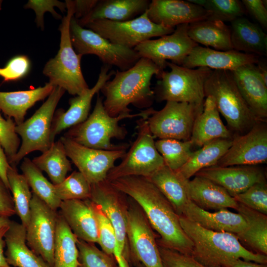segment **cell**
Masks as SVG:
<instances>
[{
    "instance_id": "19",
    "label": "cell",
    "mask_w": 267,
    "mask_h": 267,
    "mask_svg": "<svg viewBox=\"0 0 267 267\" xmlns=\"http://www.w3.org/2000/svg\"><path fill=\"white\" fill-rule=\"evenodd\" d=\"M111 66L103 65L98 79L94 86L85 93L71 98L69 100L70 107L67 110L59 109L54 113L51 124L50 140L54 142L55 136L63 130L84 122L89 117L93 97L99 93L104 84L115 74L109 71Z\"/></svg>"
},
{
    "instance_id": "25",
    "label": "cell",
    "mask_w": 267,
    "mask_h": 267,
    "mask_svg": "<svg viewBox=\"0 0 267 267\" xmlns=\"http://www.w3.org/2000/svg\"><path fill=\"white\" fill-rule=\"evenodd\" d=\"M148 0H101L87 15L77 20L84 27L92 22L107 20L122 22L136 18L148 9Z\"/></svg>"
},
{
    "instance_id": "15",
    "label": "cell",
    "mask_w": 267,
    "mask_h": 267,
    "mask_svg": "<svg viewBox=\"0 0 267 267\" xmlns=\"http://www.w3.org/2000/svg\"><path fill=\"white\" fill-rule=\"evenodd\" d=\"M30 209V222L26 228L27 244L52 267L58 213L34 193Z\"/></svg>"
},
{
    "instance_id": "44",
    "label": "cell",
    "mask_w": 267,
    "mask_h": 267,
    "mask_svg": "<svg viewBox=\"0 0 267 267\" xmlns=\"http://www.w3.org/2000/svg\"><path fill=\"white\" fill-rule=\"evenodd\" d=\"M93 203L97 222L98 244L103 252L108 255L114 256L117 247L114 228L100 207L93 202Z\"/></svg>"
},
{
    "instance_id": "53",
    "label": "cell",
    "mask_w": 267,
    "mask_h": 267,
    "mask_svg": "<svg viewBox=\"0 0 267 267\" xmlns=\"http://www.w3.org/2000/svg\"><path fill=\"white\" fill-rule=\"evenodd\" d=\"M10 167V165L0 142V177L9 189V186L7 177V172Z\"/></svg>"
},
{
    "instance_id": "2",
    "label": "cell",
    "mask_w": 267,
    "mask_h": 267,
    "mask_svg": "<svg viewBox=\"0 0 267 267\" xmlns=\"http://www.w3.org/2000/svg\"><path fill=\"white\" fill-rule=\"evenodd\" d=\"M162 71L150 60L142 57L127 70H117L113 79L106 82L100 90L105 96L103 104L108 114L116 117L131 113L130 104L140 109L150 107L154 98L151 80Z\"/></svg>"
},
{
    "instance_id": "48",
    "label": "cell",
    "mask_w": 267,
    "mask_h": 267,
    "mask_svg": "<svg viewBox=\"0 0 267 267\" xmlns=\"http://www.w3.org/2000/svg\"><path fill=\"white\" fill-rule=\"evenodd\" d=\"M30 68V61L25 55H18L11 58L5 67L0 68V76L4 82L17 81L25 77Z\"/></svg>"
},
{
    "instance_id": "12",
    "label": "cell",
    "mask_w": 267,
    "mask_h": 267,
    "mask_svg": "<svg viewBox=\"0 0 267 267\" xmlns=\"http://www.w3.org/2000/svg\"><path fill=\"white\" fill-rule=\"evenodd\" d=\"M128 201L129 265L139 262L145 267H163L157 242L159 236L139 205L129 196Z\"/></svg>"
},
{
    "instance_id": "10",
    "label": "cell",
    "mask_w": 267,
    "mask_h": 267,
    "mask_svg": "<svg viewBox=\"0 0 267 267\" xmlns=\"http://www.w3.org/2000/svg\"><path fill=\"white\" fill-rule=\"evenodd\" d=\"M66 91L54 87L46 101L28 119L16 125L15 131L21 138L19 150L10 165H16L28 154L34 151L42 153L51 143L50 133L56 106Z\"/></svg>"
},
{
    "instance_id": "17",
    "label": "cell",
    "mask_w": 267,
    "mask_h": 267,
    "mask_svg": "<svg viewBox=\"0 0 267 267\" xmlns=\"http://www.w3.org/2000/svg\"><path fill=\"white\" fill-rule=\"evenodd\" d=\"M188 26V24L178 25L172 34L145 41L134 49L140 58L150 60L161 71L167 67L168 60L181 65L192 49L198 45L189 37Z\"/></svg>"
},
{
    "instance_id": "50",
    "label": "cell",
    "mask_w": 267,
    "mask_h": 267,
    "mask_svg": "<svg viewBox=\"0 0 267 267\" xmlns=\"http://www.w3.org/2000/svg\"><path fill=\"white\" fill-rule=\"evenodd\" d=\"M245 10L264 29L267 27V10L265 0H242Z\"/></svg>"
},
{
    "instance_id": "57",
    "label": "cell",
    "mask_w": 267,
    "mask_h": 267,
    "mask_svg": "<svg viewBox=\"0 0 267 267\" xmlns=\"http://www.w3.org/2000/svg\"><path fill=\"white\" fill-rule=\"evenodd\" d=\"M11 220L8 217L0 216V229L9 224Z\"/></svg>"
},
{
    "instance_id": "7",
    "label": "cell",
    "mask_w": 267,
    "mask_h": 267,
    "mask_svg": "<svg viewBox=\"0 0 267 267\" xmlns=\"http://www.w3.org/2000/svg\"><path fill=\"white\" fill-rule=\"evenodd\" d=\"M170 71H162L154 91L158 101L187 102L198 105L204 103V85L212 69L200 67L190 69L167 62Z\"/></svg>"
},
{
    "instance_id": "58",
    "label": "cell",
    "mask_w": 267,
    "mask_h": 267,
    "mask_svg": "<svg viewBox=\"0 0 267 267\" xmlns=\"http://www.w3.org/2000/svg\"><path fill=\"white\" fill-rule=\"evenodd\" d=\"M133 266L135 267H145L142 264L139 262L135 263Z\"/></svg>"
},
{
    "instance_id": "31",
    "label": "cell",
    "mask_w": 267,
    "mask_h": 267,
    "mask_svg": "<svg viewBox=\"0 0 267 267\" xmlns=\"http://www.w3.org/2000/svg\"><path fill=\"white\" fill-rule=\"evenodd\" d=\"M230 23L233 49L259 56L267 55V36L260 26L243 16Z\"/></svg>"
},
{
    "instance_id": "36",
    "label": "cell",
    "mask_w": 267,
    "mask_h": 267,
    "mask_svg": "<svg viewBox=\"0 0 267 267\" xmlns=\"http://www.w3.org/2000/svg\"><path fill=\"white\" fill-rule=\"evenodd\" d=\"M32 161L41 171L47 174L54 185L61 182L72 170L64 145L60 139L53 142L47 150Z\"/></svg>"
},
{
    "instance_id": "35",
    "label": "cell",
    "mask_w": 267,
    "mask_h": 267,
    "mask_svg": "<svg viewBox=\"0 0 267 267\" xmlns=\"http://www.w3.org/2000/svg\"><path fill=\"white\" fill-rule=\"evenodd\" d=\"M232 142V139L218 138L205 144L200 149L193 151L185 164L176 171L189 179L201 170L216 165Z\"/></svg>"
},
{
    "instance_id": "4",
    "label": "cell",
    "mask_w": 267,
    "mask_h": 267,
    "mask_svg": "<svg viewBox=\"0 0 267 267\" xmlns=\"http://www.w3.org/2000/svg\"><path fill=\"white\" fill-rule=\"evenodd\" d=\"M103 101L98 93L92 113L84 122L69 128L63 136L94 149L111 150L128 148L127 144L116 145L111 142L112 138L123 139L128 134L126 129L120 125V121L135 117L148 118L154 109L149 108L138 113H126L112 117L105 110Z\"/></svg>"
},
{
    "instance_id": "59",
    "label": "cell",
    "mask_w": 267,
    "mask_h": 267,
    "mask_svg": "<svg viewBox=\"0 0 267 267\" xmlns=\"http://www.w3.org/2000/svg\"><path fill=\"white\" fill-rule=\"evenodd\" d=\"M2 1L0 0V11L1 9V4H2Z\"/></svg>"
},
{
    "instance_id": "26",
    "label": "cell",
    "mask_w": 267,
    "mask_h": 267,
    "mask_svg": "<svg viewBox=\"0 0 267 267\" xmlns=\"http://www.w3.org/2000/svg\"><path fill=\"white\" fill-rule=\"evenodd\" d=\"M182 215L201 227L214 231L236 234L247 226L244 219L239 213H234L227 209L211 213L200 208L191 200Z\"/></svg>"
},
{
    "instance_id": "9",
    "label": "cell",
    "mask_w": 267,
    "mask_h": 267,
    "mask_svg": "<svg viewBox=\"0 0 267 267\" xmlns=\"http://www.w3.org/2000/svg\"><path fill=\"white\" fill-rule=\"evenodd\" d=\"M129 196L105 179L91 184L90 200L99 205L115 231L117 247L114 257L119 267H130L127 237Z\"/></svg>"
},
{
    "instance_id": "8",
    "label": "cell",
    "mask_w": 267,
    "mask_h": 267,
    "mask_svg": "<svg viewBox=\"0 0 267 267\" xmlns=\"http://www.w3.org/2000/svg\"><path fill=\"white\" fill-rule=\"evenodd\" d=\"M147 118L137 122V136L121 163L108 173L106 179L111 182L128 176L150 177L165 166L163 159L155 146Z\"/></svg>"
},
{
    "instance_id": "37",
    "label": "cell",
    "mask_w": 267,
    "mask_h": 267,
    "mask_svg": "<svg viewBox=\"0 0 267 267\" xmlns=\"http://www.w3.org/2000/svg\"><path fill=\"white\" fill-rule=\"evenodd\" d=\"M78 238L58 213L52 267H78Z\"/></svg>"
},
{
    "instance_id": "14",
    "label": "cell",
    "mask_w": 267,
    "mask_h": 267,
    "mask_svg": "<svg viewBox=\"0 0 267 267\" xmlns=\"http://www.w3.org/2000/svg\"><path fill=\"white\" fill-rule=\"evenodd\" d=\"M203 105L166 101L161 110H154L147 119L151 134L159 139L189 140L195 120Z\"/></svg>"
},
{
    "instance_id": "43",
    "label": "cell",
    "mask_w": 267,
    "mask_h": 267,
    "mask_svg": "<svg viewBox=\"0 0 267 267\" xmlns=\"http://www.w3.org/2000/svg\"><path fill=\"white\" fill-rule=\"evenodd\" d=\"M78 267H119L114 256L98 248L94 243L78 239Z\"/></svg>"
},
{
    "instance_id": "41",
    "label": "cell",
    "mask_w": 267,
    "mask_h": 267,
    "mask_svg": "<svg viewBox=\"0 0 267 267\" xmlns=\"http://www.w3.org/2000/svg\"><path fill=\"white\" fill-rule=\"evenodd\" d=\"M191 2L202 6L211 12L208 19L231 22L243 16L245 9L241 1L238 0H189Z\"/></svg>"
},
{
    "instance_id": "46",
    "label": "cell",
    "mask_w": 267,
    "mask_h": 267,
    "mask_svg": "<svg viewBox=\"0 0 267 267\" xmlns=\"http://www.w3.org/2000/svg\"><path fill=\"white\" fill-rule=\"evenodd\" d=\"M16 126L12 118L4 119L0 110V142L9 164L20 146V139L15 131Z\"/></svg>"
},
{
    "instance_id": "34",
    "label": "cell",
    "mask_w": 267,
    "mask_h": 267,
    "mask_svg": "<svg viewBox=\"0 0 267 267\" xmlns=\"http://www.w3.org/2000/svg\"><path fill=\"white\" fill-rule=\"evenodd\" d=\"M246 221V227L236 234L242 245L257 254L267 255V215L238 203L235 210Z\"/></svg>"
},
{
    "instance_id": "30",
    "label": "cell",
    "mask_w": 267,
    "mask_h": 267,
    "mask_svg": "<svg viewBox=\"0 0 267 267\" xmlns=\"http://www.w3.org/2000/svg\"><path fill=\"white\" fill-rule=\"evenodd\" d=\"M147 178L167 198L177 214L181 216L190 201L188 189L189 179L165 165Z\"/></svg>"
},
{
    "instance_id": "22",
    "label": "cell",
    "mask_w": 267,
    "mask_h": 267,
    "mask_svg": "<svg viewBox=\"0 0 267 267\" xmlns=\"http://www.w3.org/2000/svg\"><path fill=\"white\" fill-rule=\"evenodd\" d=\"M259 57L234 49L220 51L198 45L192 49L181 65L190 69L205 67L212 70L233 71L244 65L257 64Z\"/></svg>"
},
{
    "instance_id": "29",
    "label": "cell",
    "mask_w": 267,
    "mask_h": 267,
    "mask_svg": "<svg viewBox=\"0 0 267 267\" xmlns=\"http://www.w3.org/2000/svg\"><path fill=\"white\" fill-rule=\"evenodd\" d=\"M188 189L190 200L204 210H236L238 207V203L224 188L206 178L195 176L189 180Z\"/></svg>"
},
{
    "instance_id": "11",
    "label": "cell",
    "mask_w": 267,
    "mask_h": 267,
    "mask_svg": "<svg viewBox=\"0 0 267 267\" xmlns=\"http://www.w3.org/2000/svg\"><path fill=\"white\" fill-rule=\"evenodd\" d=\"M70 36L77 53L95 55L104 65L114 66L125 71L140 58L134 48H129L111 43L93 31L80 26L74 18L70 23Z\"/></svg>"
},
{
    "instance_id": "3",
    "label": "cell",
    "mask_w": 267,
    "mask_h": 267,
    "mask_svg": "<svg viewBox=\"0 0 267 267\" xmlns=\"http://www.w3.org/2000/svg\"><path fill=\"white\" fill-rule=\"evenodd\" d=\"M180 225L193 243L191 256L206 267H227L237 259L267 264V256L245 247L235 234L205 229L183 216Z\"/></svg>"
},
{
    "instance_id": "33",
    "label": "cell",
    "mask_w": 267,
    "mask_h": 267,
    "mask_svg": "<svg viewBox=\"0 0 267 267\" xmlns=\"http://www.w3.org/2000/svg\"><path fill=\"white\" fill-rule=\"evenodd\" d=\"M187 34L195 43L220 51L232 50L230 29L221 21L205 19L188 24Z\"/></svg>"
},
{
    "instance_id": "16",
    "label": "cell",
    "mask_w": 267,
    "mask_h": 267,
    "mask_svg": "<svg viewBox=\"0 0 267 267\" xmlns=\"http://www.w3.org/2000/svg\"><path fill=\"white\" fill-rule=\"evenodd\" d=\"M59 139L67 157L90 184L106 179L109 171L117 160L123 158L127 149H97L85 146L64 136Z\"/></svg>"
},
{
    "instance_id": "21",
    "label": "cell",
    "mask_w": 267,
    "mask_h": 267,
    "mask_svg": "<svg viewBox=\"0 0 267 267\" xmlns=\"http://www.w3.org/2000/svg\"><path fill=\"white\" fill-rule=\"evenodd\" d=\"M194 176L206 178L221 186L232 197L256 183L266 181L265 173L256 166H214L201 170Z\"/></svg>"
},
{
    "instance_id": "51",
    "label": "cell",
    "mask_w": 267,
    "mask_h": 267,
    "mask_svg": "<svg viewBox=\"0 0 267 267\" xmlns=\"http://www.w3.org/2000/svg\"><path fill=\"white\" fill-rule=\"evenodd\" d=\"M16 214L10 190L0 177V216L9 218Z\"/></svg>"
},
{
    "instance_id": "27",
    "label": "cell",
    "mask_w": 267,
    "mask_h": 267,
    "mask_svg": "<svg viewBox=\"0 0 267 267\" xmlns=\"http://www.w3.org/2000/svg\"><path fill=\"white\" fill-rule=\"evenodd\" d=\"M6 251L4 255L7 263L12 267H50L40 256L27 245L26 229L21 224L11 221L5 233Z\"/></svg>"
},
{
    "instance_id": "1",
    "label": "cell",
    "mask_w": 267,
    "mask_h": 267,
    "mask_svg": "<svg viewBox=\"0 0 267 267\" xmlns=\"http://www.w3.org/2000/svg\"><path fill=\"white\" fill-rule=\"evenodd\" d=\"M110 182L139 205L151 226L158 234V246L191 256L193 244L180 225L179 216L147 178L128 176Z\"/></svg>"
},
{
    "instance_id": "47",
    "label": "cell",
    "mask_w": 267,
    "mask_h": 267,
    "mask_svg": "<svg viewBox=\"0 0 267 267\" xmlns=\"http://www.w3.org/2000/svg\"><path fill=\"white\" fill-rule=\"evenodd\" d=\"M24 7L25 8H31L35 12L37 26L41 27L42 30L44 27V14L45 12H50L55 18L60 19L61 16L55 11L54 7H57L63 12L67 10L66 2L56 0H30Z\"/></svg>"
},
{
    "instance_id": "5",
    "label": "cell",
    "mask_w": 267,
    "mask_h": 267,
    "mask_svg": "<svg viewBox=\"0 0 267 267\" xmlns=\"http://www.w3.org/2000/svg\"><path fill=\"white\" fill-rule=\"evenodd\" d=\"M205 97L211 96L234 136L249 132L259 121L240 92L231 71L213 70L204 85Z\"/></svg>"
},
{
    "instance_id": "39",
    "label": "cell",
    "mask_w": 267,
    "mask_h": 267,
    "mask_svg": "<svg viewBox=\"0 0 267 267\" xmlns=\"http://www.w3.org/2000/svg\"><path fill=\"white\" fill-rule=\"evenodd\" d=\"M7 177L16 214L26 229L30 219V204L32 197L29 185L24 176L18 172L16 167L10 165L7 172Z\"/></svg>"
},
{
    "instance_id": "54",
    "label": "cell",
    "mask_w": 267,
    "mask_h": 267,
    "mask_svg": "<svg viewBox=\"0 0 267 267\" xmlns=\"http://www.w3.org/2000/svg\"><path fill=\"white\" fill-rule=\"evenodd\" d=\"M8 226H5L0 229V267H12L7 263L4 253L5 246L4 236Z\"/></svg>"
},
{
    "instance_id": "18",
    "label": "cell",
    "mask_w": 267,
    "mask_h": 267,
    "mask_svg": "<svg viewBox=\"0 0 267 267\" xmlns=\"http://www.w3.org/2000/svg\"><path fill=\"white\" fill-rule=\"evenodd\" d=\"M267 162L266 121L258 122L245 134L234 136L217 166H256Z\"/></svg>"
},
{
    "instance_id": "24",
    "label": "cell",
    "mask_w": 267,
    "mask_h": 267,
    "mask_svg": "<svg viewBox=\"0 0 267 267\" xmlns=\"http://www.w3.org/2000/svg\"><path fill=\"white\" fill-rule=\"evenodd\" d=\"M237 87L255 117L260 121L267 118V85L256 64H248L231 71Z\"/></svg>"
},
{
    "instance_id": "45",
    "label": "cell",
    "mask_w": 267,
    "mask_h": 267,
    "mask_svg": "<svg viewBox=\"0 0 267 267\" xmlns=\"http://www.w3.org/2000/svg\"><path fill=\"white\" fill-rule=\"evenodd\" d=\"M233 197L238 203L267 215L266 181L256 183L245 191Z\"/></svg>"
},
{
    "instance_id": "40",
    "label": "cell",
    "mask_w": 267,
    "mask_h": 267,
    "mask_svg": "<svg viewBox=\"0 0 267 267\" xmlns=\"http://www.w3.org/2000/svg\"><path fill=\"white\" fill-rule=\"evenodd\" d=\"M156 148L162 157L165 165L176 171L188 160L193 147L190 140L175 139H159L155 142Z\"/></svg>"
},
{
    "instance_id": "20",
    "label": "cell",
    "mask_w": 267,
    "mask_h": 267,
    "mask_svg": "<svg viewBox=\"0 0 267 267\" xmlns=\"http://www.w3.org/2000/svg\"><path fill=\"white\" fill-rule=\"evenodd\" d=\"M146 12L153 23L173 28L207 19L211 14L198 4L182 0H152Z\"/></svg>"
},
{
    "instance_id": "13",
    "label": "cell",
    "mask_w": 267,
    "mask_h": 267,
    "mask_svg": "<svg viewBox=\"0 0 267 267\" xmlns=\"http://www.w3.org/2000/svg\"><path fill=\"white\" fill-rule=\"evenodd\" d=\"M84 27L98 34L112 43L134 48L141 43L153 37L172 34L175 28L164 27L153 23L146 11L135 19L122 22L96 20Z\"/></svg>"
},
{
    "instance_id": "28",
    "label": "cell",
    "mask_w": 267,
    "mask_h": 267,
    "mask_svg": "<svg viewBox=\"0 0 267 267\" xmlns=\"http://www.w3.org/2000/svg\"><path fill=\"white\" fill-rule=\"evenodd\" d=\"M233 138V134L222 122L213 98L206 96L203 110L194 123L189 140L193 146L201 147L216 139Z\"/></svg>"
},
{
    "instance_id": "23",
    "label": "cell",
    "mask_w": 267,
    "mask_h": 267,
    "mask_svg": "<svg viewBox=\"0 0 267 267\" xmlns=\"http://www.w3.org/2000/svg\"><path fill=\"white\" fill-rule=\"evenodd\" d=\"M59 214L78 239L98 244L97 219L89 199L61 201Z\"/></svg>"
},
{
    "instance_id": "49",
    "label": "cell",
    "mask_w": 267,
    "mask_h": 267,
    "mask_svg": "<svg viewBox=\"0 0 267 267\" xmlns=\"http://www.w3.org/2000/svg\"><path fill=\"white\" fill-rule=\"evenodd\" d=\"M158 248L163 267H206L190 256L159 246Z\"/></svg>"
},
{
    "instance_id": "55",
    "label": "cell",
    "mask_w": 267,
    "mask_h": 267,
    "mask_svg": "<svg viewBox=\"0 0 267 267\" xmlns=\"http://www.w3.org/2000/svg\"><path fill=\"white\" fill-rule=\"evenodd\" d=\"M227 267H267V264L237 259L229 264Z\"/></svg>"
},
{
    "instance_id": "42",
    "label": "cell",
    "mask_w": 267,
    "mask_h": 267,
    "mask_svg": "<svg viewBox=\"0 0 267 267\" xmlns=\"http://www.w3.org/2000/svg\"><path fill=\"white\" fill-rule=\"evenodd\" d=\"M56 195L61 201L90 199L91 184L79 172L75 171L61 182L54 185Z\"/></svg>"
},
{
    "instance_id": "38",
    "label": "cell",
    "mask_w": 267,
    "mask_h": 267,
    "mask_svg": "<svg viewBox=\"0 0 267 267\" xmlns=\"http://www.w3.org/2000/svg\"><path fill=\"white\" fill-rule=\"evenodd\" d=\"M20 169L32 188L33 193L53 210L57 211L61 201L56 194L54 185L45 178L42 171L28 158H23Z\"/></svg>"
},
{
    "instance_id": "6",
    "label": "cell",
    "mask_w": 267,
    "mask_h": 267,
    "mask_svg": "<svg viewBox=\"0 0 267 267\" xmlns=\"http://www.w3.org/2000/svg\"><path fill=\"white\" fill-rule=\"evenodd\" d=\"M66 15L62 18L59 49L56 56L45 64L43 74L48 78L49 83L59 87L70 94L80 95L89 88L84 79L81 67L82 55L76 53L71 43L70 23L74 14L73 0H65Z\"/></svg>"
},
{
    "instance_id": "32",
    "label": "cell",
    "mask_w": 267,
    "mask_h": 267,
    "mask_svg": "<svg viewBox=\"0 0 267 267\" xmlns=\"http://www.w3.org/2000/svg\"><path fill=\"white\" fill-rule=\"evenodd\" d=\"M54 88L48 82L43 87L30 90L0 91V110L18 125L24 121L27 110L37 102L48 96Z\"/></svg>"
},
{
    "instance_id": "52",
    "label": "cell",
    "mask_w": 267,
    "mask_h": 267,
    "mask_svg": "<svg viewBox=\"0 0 267 267\" xmlns=\"http://www.w3.org/2000/svg\"><path fill=\"white\" fill-rule=\"evenodd\" d=\"M74 7V17L79 20L89 14L97 3L98 0H73Z\"/></svg>"
},
{
    "instance_id": "56",
    "label": "cell",
    "mask_w": 267,
    "mask_h": 267,
    "mask_svg": "<svg viewBox=\"0 0 267 267\" xmlns=\"http://www.w3.org/2000/svg\"><path fill=\"white\" fill-rule=\"evenodd\" d=\"M258 71L262 80L266 85H267V67L265 62L261 61L259 60L256 64Z\"/></svg>"
}]
</instances>
